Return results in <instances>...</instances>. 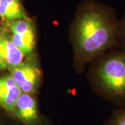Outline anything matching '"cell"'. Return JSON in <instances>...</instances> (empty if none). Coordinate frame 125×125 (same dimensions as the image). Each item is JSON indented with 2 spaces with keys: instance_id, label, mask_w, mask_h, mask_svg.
<instances>
[{
  "instance_id": "cell-1",
  "label": "cell",
  "mask_w": 125,
  "mask_h": 125,
  "mask_svg": "<svg viewBox=\"0 0 125 125\" xmlns=\"http://www.w3.org/2000/svg\"><path fill=\"white\" fill-rule=\"evenodd\" d=\"M72 38L76 61L83 65L120 46L119 22L110 8L89 3L76 15Z\"/></svg>"
},
{
  "instance_id": "cell-2",
  "label": "cell",
  "mask_w": 125,
  "mask_h": 125,
  "mask_svg": "<svg viewBox=\"0 0 125 125\" xmlns=\"http://www.w3.org/2000/svg\"><path fill=\"white\" fill-rule=\"evenodd\" d=\"M100 56L94 77L99 93L125 107V52L114 51Z\"/></svg>"
},
{
  "instance_id": "cell-3",
  "label": "cell",
  "mask_w": 125,
  "mask_h": 125,
  "mask_svg": "<svg viewBox=\"0 0 125 125\" xmlns=\"http://www.w3.org/2000/svg\"><path fill=\"white\" fill-rule=\"evenodd\" d=\"M3 23L8 27L14 44L24 54L25 58L34 56L36 46V27L31 18L27 17Z\"/></svg>"
},
{
  "instance_id": "cell-4",
  "label": "cell",
  "mask_w": 125,
  "mask_h": 125,
  "mask_svg": "<svg viewBox=\"0 0 125 125\" xmlns=\"http://www.w3.org/2000/svg\"><path fill=\"white\" fill-rule=\"evenodd\" d=\"M9 72L23 93L36 94L40 87L42 74L35 55L25 58Z\"/></svg>"
},
{
  "instance_id": "cell-5",
  "label": "cell",
  "mask_w": 125,
  "mask_h": 125,
  "mask_svg": "<svg viewBox=\"0 0 125 125\" xmlns=\"http://www.w3.org/2000/svg\"><path fill=\"white\" fill-rule=\"evenodd\" d=\"M25 56L14 44L8 27L0 24V72L10 70L20 64Z\"/></svg>"
},
{
  "instance_id": "cell-6",
  "label": "cell",
  "mask_w": 125,
  "mask_h": 125,
  "mask_svg": "<svg viewBox=\"0 0 125 125\" xmlns=\"http://www.w3.org/2000/svg\"><path fill=\"white\" fill-rule=\"evenodd\" d=\"M10 115L22 125H40L42 116L39 112L36 95L22 93Z\"/></svg>"
},
{
  "instance_id": "cell-7",
  "label": "cell",
  "mask_w": 125,
  "mask_h": 125,
  "mask_svg": "<svg viewBox=\"0 0 125 125\" xmlns=\"http://www.w3.org/2000/svg\"><path fill=\"white\" fill-rule=\"evenodd\" d=\"M22 93L9 73L0 76V108L10 115Z\"/></svg>"
},
{
  "instance_id": "cell-8",
  "label": "cell",
  "mask_w": 125,
  "mask_h": 125,
  "mask_svg": "<svg viewBox=\"0 0 125 125\" xmlns=\"http://www.w3.org/2000/svg\"><path fill=\"white\" fill-rule=\"evenodd\" d=\"M29 17L21 0H0V19L8 22Z\"/></svg>"
},
{
  "instance_id": "cell-9",
  "label": "cell",
  "mask_w": 125,
  "mask_h": 125,
  "mask_svg": "<svg viewBox=\"0 0 125 125\" xmlns=\"http://www.w3.org/2000/svg\"><path fill=\"white\" fill-rule=\"evenodd\" d=\"M105 125H125V107H120L112 112Z\"/></svg>"
},
{
  "instance_id": "cell-10",
  "label": "cell",
  "mask_w": 125,
  "mask_h": 125,
  "mask_svg": "<svg viewBox=\"0 0 125 125\" xmlns=\"http://www.w3.org/2000/svg\"><path fill=\"white\" fill-rule=\"evenodd\" d=\"M10 114L0 108V125H20Z\"/></svg>"
},
{
  "instance_id": "cell-11",
  "label": "cell",
  "mask_w": 125,
  "mask_h": 125,
  "mask_svg": "<svg viewBox=\"0 0 125 125\" xmlns=\"http://www.w3.org/2000/svg\"><path fill=\"white\" fill-rule=\"evenodd\" d=\"M120 27V43L123 48V52H125V13L123 19L119 22Z\"/></svg>"
},
{
  "instance_id": "cell-12",
  "label": "cell",
  "mask_w": 125,
  "mask_h": 125,
  "mask_svg": "<svg viewBox=\"0 0 125 125\" xmlns=\"http://www.w3.org/2000/svg\"><path fill=\"white\" fill-rule=\"evenodd\" d=\"M40 125H52V124H51L49 121L47 120V118H45V117L42 116V121H41V122H40Z\"/></svg>"
}]
</instances>
